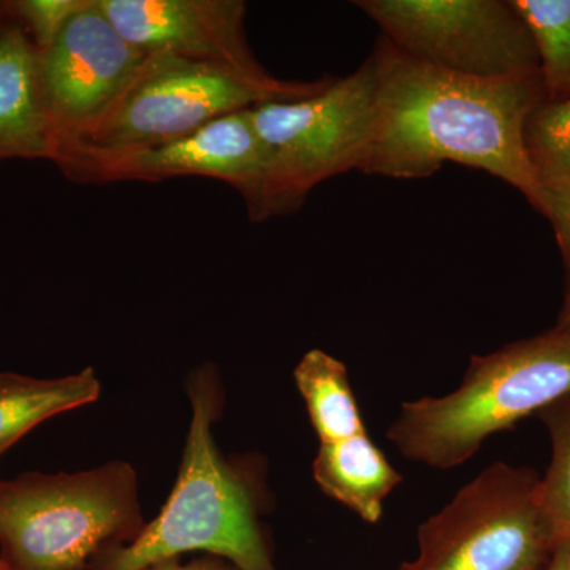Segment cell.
<instances>
[{
    "instance_id": "cell-14",
    "label": "cell",
    "mask_w": 570,
    "mask_h": 570,
    "mask_svg": "<svg viewBox=\"0 0 570 570\" xmlns=\"http://www.w3.org/2000/svg\"><path fill=\"white\" fill-rule=\"evenodd\" d=\"M100 392L92 367L55 379L0 373V456L40 423L96 403Z\"/></svg>"
},
{
    "instance_id": "cell-12",
    "label": "cell",
    "mask_w": 570,
    "mask_h": 570,
    "mask_svg": "<svg viewBox=\"0 0 570 570\" xmlns=\"http://www.w3.org/2000/svg\"><path fill=\"white\" fill-rule=\"evenodd\" d=\"M58 159L40 86V51L17 22L0 13V163Z\"/></svg>"
},
{
    "instance_id": "cell-13",
    "label": "cell",
    "mask_w": 570,
    "mask_h": 570,
    "mask_svg": "<svg viewBox=\"0 0 570 570\" xmlns=\"http://www.w3.org/2000/svg\"><path fill=\"white\" fill-rule=\"evenodd\" d=\"M313 475L326 497L370 524L381 521L385 499L403 482V475L367 433L321 444Z\"/></svg>"
},
{
    "instance_id": "cell-18",
    "label": "cell",
    "mask_w": 570,
    "mask_h": 570,
    "mask_svg": "<svg viewBox=\"0 0 570 570\" xmlns=\"http://www.w3.org/2000/svg\"><path fill=\"white\" fill-rule=\"evenodd\" d=\"M524 146L540 186L570 176V99L540 104L524 126Z\"/></svg>"
},
{
    "instance_id": "cell-9",
    "label": "cell",
    "mask_w": 570,
    "mask_h": 570,
    "mask_svg": "<svg viewBox=\"0 0 570 570\" xmlns=\"http://www.w3.org/2000/svg\"><path fill=\"white\" fill-rule=\"evenodd\" d=\"M56 165L71 181L81 184L159 183L184 176L217 179L234 187L245 200L249 219L261 223L268 159L250 108L214 119L178 140L148 148L104 151L69 146L59 154Z\"/></svg>"
},
{
    "instance_id": "cell-3",
    "label": "cell",
    "mask_w": 570,
    "mask_h": 570,
    "mask_svg": "<svg viewBox=\"0 0 570 570\" xmlns=\"http://www.w3.org/2000/svg\"><path fill=\"white\" fill-rule=\"evenodd\" d=\"M570 395V332L554 326L472 356L460 387L444 396L406 401L387 436L404 459L459 468L493 434Z\"/></svg>"
},
{
    "instance_id": "cell-15",
    "label": "cell",
    "mask_w": 570,
    "mask_h": 570,
    "mask_svg": "<svg viewBox=\"0 0 570 570\" xmlns=\"http://www.w3.org/2000/svg\"><path fill=\"white\" fill-rule=\"evenodd\" d=\"M294 379L321 444L366 433L347 367L341 360L313 348L299 360Z\"/></svg>"
},
{
    "instance_id": "cell-21",
    "label": "cell",
    "mask_w": 570,
    "mask_h": 570,
    "mask_svg": "<svg viewBox=\"0 0 570 570\" xmlns=\"http://www.w3.org/2000/svg\"><path fill=\"white\" fill-rule=\"evenodd\" d=\"M146 570H238L230 562L223 560V558L208 557L198 558V560H194L190 562H179V560L174 561H165L160 562V564L153 566V568Z\"/></svg>"
},
{
    "instance_id": "cell-22",
    "label": "cell",
    "mask_w": 570,
    "mask_h": 570,
    "mask_svg": "<svg viewBox=\"0 0 570 570\" xmlns=\"http://www.w3.org/2000/svg\"><path fill=\"white\" fill-rule=\"evenodd\" d=\"M542 570H570V542L558 543Z\"/></svg>"
},
{
    "instance_id": "cell-8",
    "label": "cell",
    "mask_w": 570,
    "mask_h": 570,
    "mask_svg": "<svg viewBox=\"0 0 570 570\" xmlns=\"http://www.w3.org/2000/svg\"><path fill=\"white\" fill-rule=\"evenodd\" d=\"M397 51L436 69L499 80L540 71L538 48L505 0H358Z\"/></svg>"
},
{
    "instance_id": "cell-1",
    "label": "cell",
    "mask_w": 570,
    "mask_h": 570,
    "mask_svg": "<svg viewBox=\"0 0 570 570\" xmlns=\"http://www.w3.org/2000/svg\"><path fill=\"white\" fill-rule=\"evenodd\" d=\"M376 118L358 171L430 178L445 163L487 171L515 187L538 212L540 181L524 146V126L546 102L540 71L523 77H464L425 66L379 37Z\"/></svg>"
},
{
    "instance_id": "cell-7",
    "label": "cell",
    "mask_w": 570,
    "mask_h": 570,
    "mask_svg": "<svg viewBox=\"0 0 570 570\" xmlns=\"http://www.w3.org/2000/svg\"><path fill=\"white\" fill-rule=\"evenodd\" d=\"M298 99L305 97L266 88L227 67L156 52L146 55L132 81L91 132L66 148H148L178 140L232 112Z\"/></svg>"
},
{
    "instance_id": "cell-10",
    "label": "cell",
    "mask_w": 570,
    "mask_h": 570,
    "mask_svg": "<svg viewBox=\"0 0 570 570\" xmlns=\"http://www.w3.org/2000/svg\"><path fill=\"white\" fill-rule=\"evenodd\" d=\"M145 58L108 20L99 0H89L40 51L41 96L58 138V157L91 132Z\"/></svg>"
},
{
    "instance_id": "cell-2",
    "label": "cell",
    "mask_w": 570,
    "mask_h": 570,
    "mask_svg": "<svg viewBox=\"0 0 570 570\" xmlns=\"http://www.w3.org/2000/svg\"><path fill=\"white\" fill-rule=\"evenodd\" d=\"M186 387L193 419L170 498L132 543L108 550L91 570H146L194 551L238 570H277L262 523L269 502L264 460L220 452L214 425L225 396L216 366H198Z\"/></svg>"
},
{
    "instance_id": "cell-19",
    "label": "cell",
    "mask_w": 570,
    "mask_h": 570,
    "mask_svg": "<svg viewBox=\"0 0 570 570\" xmlns=\"http://www.w3.org/2000/svg\"><path fill=\"white\" fill-rule=\"evenodd\" d=\"M89 0H0V13L26 32L39 51L47 50L66 22Z\"/></svg>"
},
{
    "instance_id": "cell-16",
    "label": "cell",
    "mask_w": 570,
    "mask_h": 570,
    "mask_svg": "<svg viewBox=\"0 0 570 570\" xmlns=\"http://www.w3.org/2000/svg\"><path fill=\"white\" fill-rule=\"evenodd\" d=\"M538 48L547 102L570 99V0H510Z\"/></svg>"
},
{
    "instance_id": "cell-5",
    "label": "cell",
    "mask_w": 570,
    "mask_h": 570,
    "mask_svg": "<svg viewBox=\"0 0 570 570\" xmlns=\"http://www.w3.org/2000/svg\"><path fill=\"white\" fill-rule=\"evenodd\" d=\"M373 56L322 91L291 102L250 108L264 142L268 171L261 223L295 213L307 195L333 176L360 170L376 118Z\"/></svg>"
},
{
    "instance_id": "cell-11",
    "label": "cell",
    "mask_w": 570,
    "mask_h": 570,
    "mask_svg": "<svg viewBox=\"0 0 570 570\" xmlns=\"http://www.w3.org/2000/svg\"><path fill=\"white\" fill-rule=\"evenodd\" d=\"M99 6L124 39L142 55L168 52L216 63L266 88L303 97L322 91L333 78L287 81L269 73L247 41L243 0H99Z\"/></svg>"
},
{
    "instance_id": "cell-20",
    "label": "cell",
    "mask_w": 570,
    "mask_h": 570,
    "mask_svg": "<svg viewBox=\"0 0 570 570\" xmlns=\"http://www.w3.org/2000/svg\"><path fill=\"white\" fill-rule=\"evenodd\" d=\"M539 213L550 220L564 261L568 288L570 287V176L542 184Z\"/></svg>"
},
{
    "instance_id": "cell-6",
    "label": "cell",
    "mask_w": 570,
    "mask_h": 570,
    "mask_svg": "<svg viewBox=\"0 0 570 570\" xmlns=\"http://www.w3.org/2000/svg\"><path fill=\"white\" fill-rule=\"evenodd\" d=\"M534 469L497 461L419 527V553L400 570H542L553 535Z\"/></svg>"
},
{
    "instance_id": "cell-24",
    "label": "cell",
    "mask_w": 570,
    "mask_h": 570,
    "mask_svg": "<svg viewBox=\"0 0 570 570\" xmlns=\"http://www.w3.org/2000/svg\"><path fill=\"white\" fill-rule=\"evenodd\" d=\"M0 570H10L6 564H3L2 560H0Z\"/></svg>"
},
{
    "instance_id": "cell-4",
    "label": "cell",
    "mask_w": 570,
    "mask_h": 570,
    "mask_svg": "<svg viewBox=\"0 0 570 570\" xmlns=\"http://www.w3.org/2000/svg\"><path fill=\"white\" fill-rule=\"evenodd\" d=\"M145 527L138 475L126 461L0 479V560L10 570H91Z\"/></svg>"
},
{
    "instance_id": "cell-23",
    "label": "cell",
    "mask_w": 570,
    "mask_h": 570,
    "mask_svg": "<svg viewBox=\"0 0 570 570\" xmlns=\"http://www.w3.org/2000/svg\"><path fill=\"white\" fill-rule=\"evenodd\" d=\"M562 330H569L570 332V287L566 292L564 306H562L560 318H558V325Z\"/></svg>"
},
{
    "instance_id": "cell-17",
    "label": "cell",
    "mask_w": 570,
    "mask_h": 570,
    "mask_svg": "<svg viewBox=\"0 0 570 570\" xmlns=\"http://www.w3.org/2000/svg\"><path fill=\"white\" fill-rule=\"evenodd\" d=\"M551 441V461L539 482V502L554 543L570 542V395L542 409Z\"/></svg>"
}]
</instances>
